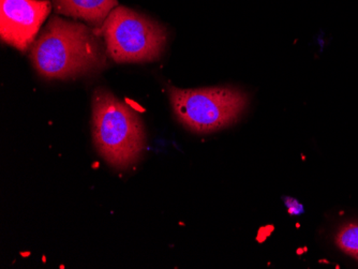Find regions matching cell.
Listing matches in <instances>:
<instances>
[{
	"mask_svg": "<svg viewBox=\"0 0 358 269\" xmlns=\"http://www.w3.org/2000/svg\"><path fill=\"white\" fill-rule=\"evenodd\" d=\"M106 45L94 28L52 17L30 49L36 71L48 80H70L99 71Z\"/></svg>",
	"mask_w": 358,
	"mask_h": 269,
	"instance_id": "cell-1",
	"label": "cell"
},
{
	"mask_svg": "<svg viewBox=\"0 0 358 269\" xmlns=\"http://www.w3.org/2000/svg\"><path fill=\"white\" fill-rule=\"evenodd\" d=\"M92 108V138L100 156L120 170L136 163L146 147L138 114L106 88L94 90Z\"/></svg>",
	"mask_w": 358,
	"mask_h": 269,
	"instance_id": "cell-2",
	"label": "cell"
},
{
	"mask_svg": "<svg viewBox=\"0 0 358 269\" xmlns=\"http://www.w3.org/2000/svg\"><path fill=\"white\" fill-rule=\"evenodd\" d=\"M171 104L177 119L195 133H211L238 122L249 106V96L229 86L179 89L170 87Z\"/></svg>",
	"mask_w": 358,
	"mask_h": 269,
	"instance_id": "cell-3",
	"label": "cell"
},
{
	"mask_svg": "<svg viewBox=\"0 0 358 269\" xmlns=\"http://www.w3.org/2000/svg\"><path fill=\"white\" fill-rule=\"evenodd\" d=\"M101 35L106 53L118 64L154 61L166 45V31L160 24L122 6L106 17Z\"/></svg>",
	"mask_w": 358,
	"mask_h": 269,
	"instance_id": "cell-4",
	"label": "cell"
},
{
	"mask_svg": "<svg viewBox=\"0 0 358 269\" xmlns=\"http://www.w3.org/2000/svg\"><path fill=\"white\" fill-rule=\"evenodd\" d=\"M50 0H0V37L19 51L27 52L51 13Z\"/></svg>",
	"mask_w": 358,
	"mask_h": 269,
	"instance_id": "cell-5",
	"label": "cell"
},
{
	"mask_svg": "<svg viewBox=\"0 0 358 269\" xmlns=\"http://www.w3.org/2000/svg\"><path fill=\"white\" fill-rule=\"evenodd\" d=\"M56 13L87 22L94 27L103 25L110 12L118 7L117 0H53Z\"/></svg>",
	"mask_w": 358,
	"mask_h": 269,
	"instance_id": "cell-6",
	"label": "cell"
},
{
	"mask_svg": "<svg viewBox=\"0 0 358 269\" xmlns=\"http://www.w3.org/2000/svg\"><path fill=\"white\" fill-rule=\"evenodd\" d=\"M335 242L340 250L358 261V222L341 226L336 234Z\"/></svg>",
	"mask_w": 358,
	"mask_h": 269,
	"instance_id": "cell-7",
	"label": "cell"
},
{
	"mask_svg": "<svg viewBox=\"0 0 358 269\" xmlns=\"http://www.w3.org/2000/svg\"><path fill=\"white\" fill-rule=\"evenodd\" d=\"M285 201V206H287V212H289V215H294V216H299V215L303 214L305 210H303V206L294 198H283Z\"/></svg>",
	"mask_w": 358,
	"mask_h": 269,
	"instance_id": "cell-8",
	"label": "cell"
}]
</instances>
